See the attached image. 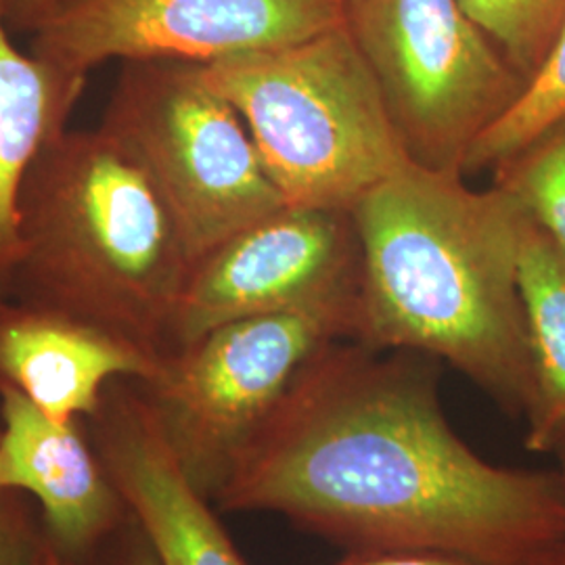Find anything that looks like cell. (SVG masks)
<instances>
[{"instance_id":"cell-4","label":"cell","mask_w":565,"mask_h":565,"mask_svg":"<svg viewBox=\"0 0 565 565\" xmlns=\"http://www.w3.org/2000/svg\"><path fill=\"white\" fill-rule=\"evenodd\" d=\"M202 67L239 111L285 205L350 212L413 163L343 23Z\"/></svg>"},{"instance_id":"cell-22","label":"cell","mask_w":565,"mask_h":565,"mask_svg":"<svg viewBox=\"0 0 565 565\" xmlns=\"http://www.w3.org/2000/svg\"><path fill=\"white\" fill-rule=\"evenodd\" d=\"M555 452L559 455V459H562V471H559V476H562V482H564L565 488V436L559 440V445L555 448Z\"/></svg>"},{"instance_id":"cell-24","label":"cell","mask_w":565,"mask_h":565,"mask_svg":"<svg viewBox=\"0 0 565 565\" xmlns=\"http://www.w3.org/2000/svg\"><path fill=\"white\" fill-rule=\"evenodd\" d=\"M0 298H4V296H0Z\"/></svg>"},{"instance_id":"cell-16","label":"cell","mask_w":565,"mask_h":565,"mask_svg":"<svg viewBox=\"0 0 565 565\" xmlns=\"http://www.w3.org/2000/svg\"><path fill=\"white\" fill-rule=\"evenodd\" d=\"M494 184L524 210L565 256V120L492 170Z\"/></svg>"},{"instance_id":"cell-13","label":"cell","mask_w":565,"mask_h":565,"mask_svg":"<svg viewBox=\"0 0 565 565\" xmlns=\"http://www.w3.org/2000/svg\"><path fill=\"white\" fill-rule=\"evenodd\" d=\"M86 78L21 53L0 0V296L20 254L21 195L42 151L67 130Z\"/></svg>"},{"instance_id":"cell-6","label":"cell","mask_w":565,"mask_h":565,"mask_svg":"<svg viewBox=\"0 0 565 565\" xmlns=\"http://www.w3.org/2000/svg\"><path fill=\"white\" fill-rule=\"evenodd\" d=\"M356 296L221 324L135 380L172 457L216 501L245 448L323 348L352 340Z\"/></svg>"},{"instance_id":"cell-10","label":"cell","mask_w":565,"mask_h":565,"mask_svg":"<svg viewBox=\"0 0 565 565\" xmlns=\"http://www.w3.org/2000/svg\"><path fill=\"white\" fill-rule=\"evenodd\" d=\"M0 492L32 497L57 565H86L130 520L84 419L55 422L0 384Z\"/></svg>"},{"instance_id":"cell-15","label":"cell","mask_w":565,"mask_h":565,"mask_svg":"<svg viewBox=\"0 0 565 565\" xmlns=\"http://www.w3.org/2000/svg\"><path fill=\"white\" fill-rule=\"evenodd\" d=\"M565 120V23L541 67L505 114L471 147L465 174L494 170L557 121Z\"/></svg>"},{"instance_id":"cell-12","label":"cell","mask_w":565,"mask_h":565,"mask_svg":"<svg viewBox=\"0 0 565 565\" xmlns=\"http://www.w3.org/2000/svg\"><path fill=\"white\" fill-rule=\"evenodd\" d=\"M162 359L97 324L0 298V384L55 422L88 419L116 380H149Z\"/></svg>"},{"instance_id":"cell-5","label":"cell","mask_w":565,"mask_h":565,"mask_svg":"<svg viewBox=\"0 0 565 565\" xmlns=\"http://www.w3.org/2000/svg\"><path fill=\"white\" fill-rule=\"evenodd\" d=\"M99 128L153 184L193 264L285 205L202 63L126 61Z\"/></svg>"},{"instance_id":"cell-9","label":"cell","mask_w":565,"mask_h":565,"mask_svg":"<svg viewBox=\"0 0 565 565\" xmlns=\"http://www.w3.org/2000/svg\"><path fill=\"white\" fill-rule=\"evenodd\" d=\"M359 277L350 212L282 205L193 266L168 352L231 321L356 296Z\"/></svg>"},{"instance_id":"cell-7","label":"cell","mask_w":565,"mask_h":565,"mask_svg":"<svg viewBox=\"0 0 565 565\" xmlns=\"http://www.w3.org/2000/svg\"><path fill=\"white\" fill-rule=\"evenodd\" d=\"M343 25L411 162L463 174L476 141L524 90L459 0H343Z\"/></svg>"},{"instance_id":"cell-21","label":"cell","mask_w":565,"mask_h":565,"mask_svg":"<svg viewBox=\"0 0 565 565\" xmlns=\"http://www.w3.org/2000/svg\"><path fill=\"white\" fill-rule=\"evenodd\" d=\"M60 0H2V13L11 32H34Z\"/></svg>"},{"instance_id":"cell-3","label":"cell","mask_w":565,"mask_h":565,"mask_svg":"<svg viewBox=\"0 0 565 565\" xmlns=\"http://www.w3.org/2000/svg\"><path fill=\"white\" fill-rule=\"evenodd\" d=\"M193 266L160 195L120 145L102 128H67L28 174L4 298L97 324L163 359Z\"/></svg>"},{"instance_id":"cell-2","label":"cell","mask_w":565,"mask_h":565,"mask_svg":"<svg viewBox=\"0 0 565 565\" xmlns=\"http://www.w3.org/2000/svg\"><path fill=\"white\" fill-rule=\"evenodd\" d=\"M361 252L352 340L450 364L511 415L534 401L520 291L525 214L505 189L408 163L350 210Z\"/></svg>"},{"instance_id":"cell-19","label":"cell","mask_w":565,"mask_h":565,"mask_svg":"<svg viewBox=\"0 0 565 565\" xmlns=\"http://www.w3.org/2000/svg\"><path fill=\"white\" fill-rule=\"evenodd\" d=\"M333 565H565V545L525 562H492L448 551H348Z\"/></svg>"},{"instance_id":"cell-11","label":"cell","mask_w":565,"mask_h":565,"mask_svg":"<svg viewBox=\"0 0 565 565\" xmlns=\"http://www.w3.org/2000/svg\"><path fill=\"white\" fill-rule=\"evenodd\" d=\"M84 424L158 565H247L214 503L182 473L135 380L109 384Z\"/></svg>"},{"instance_id":"cell-20","label":"cell","mask_w":565,"mask_h":565,"mask_svg":"<svg viewBox=\"0 0 565 565\" xmlns=\"http://www.w3.org/2000/svg\"><path fill=\"white\" fill-rule=\"evenodd\" d=\"M86 565H158L141 527L130 518Z\"/></svg>"},{"instance_id":"cell-1","label":"cell","mask_w":565,"mask_h":565,"mask_svg":"<svg viewBox=\"0 0 565 565\" xmlns=\"http://www.w3.org/2000/svg\"><path fill=\"white\" fill-rule=\"evenodd\" d=\"M438 361L338 340L306 364L218 492L348 551L525 562L565 545L559 473L490 463L446 419Z\"/></svg>"},{"instance_id":"cell-17","label":"cell","mask_w":565,"mask_h":565,"mask_svg":"<svg viewBox=\"0 0 565 565\" xmlns=\"http://www.w3.org/2000/svg\"><path fill=\"white\" fill-rule=\"evenodd\" d=\"M459 4L524 81L541 67L565 23V0H459Z\"/></svg>"},{"instance_id":"cell-8","label":"cell","mask_w":565,"mask_h":565,"mask_svg":"<svg viewBox=\"0 0 565 565\" xmlns=\"http://www.w3.org/2000/svg\"><path fill=\"white\" fill-rule=\"evenodd\" d=\"M342 23L343 0H60L30 53L88 78L111 60L212 63Z\"/></svg>"},{"instance_id":"cell-14","label":"cell","mask_w":565,"mask_h":565,"mask_svg":"<svg viewBox=\"0 0 565 565\" xmlns=\"http://www.w3.org/2000/svg\"><path fill=\"white\" fill-rule=\"evenodd\" d=\"M520 291L534 373L525 446L532 452H551L565 436V256L527 216Z\"/></svg>"},{"instance_id":"cell-23","label":"cell","mask_w":565,"mask_h":565,"mask_svg":"<svg viewBox=\"0 0 565 565\" xmlns=\"http://www.w3.org/2000/svg\"><path fill=\"white\" fill-rule=\"evenodd\" d=\"M36 565H57V564H55V559H53V557H51V553H49V551H46V553H44V555H42L41 562H39V564H36Z\"/></svg>"},{"instance_id":"cell-18","label":"cell","mask_w":565,"mask_h":565,"mask_svg":"<svg viewBox=\"0 0 565 565\" xmlns=\"http://www.w3.org/2000/svg\"><path fill=\"white\" fill-rule=\"evenodd\" d=\"M46 551L41 515L18 492H0V565H36Z\"/></svg>"}]
</instances>
